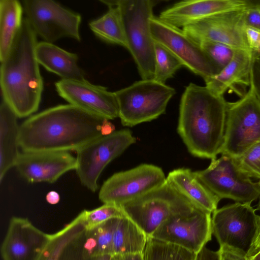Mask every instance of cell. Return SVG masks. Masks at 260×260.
I'll list each match as a JSON object with an SVG mask.
<instances>
[{"label":"cell","mask_w":260,"mask_h":260,"mask_svg":"<svg viewBox=\"0 0 260 260\" xmlns=\"http://www.w3.org/2000/svg\"><path fill=\"white\" fill-rule=\"evenodd\" d=\"M106 120L71 104L55 106L22 123L19 147L23 152L76 151L103 136Z\"/></svg>","instance_id":"6da1fadb"},{"label":"cell","mask_w":260,"mask_h":260,"mask_svg":"<svg viewBox=\"0 0 260 260\" xmlns=\"http://www.w3.org/2000/svg\"><path fill=\"white\" fill-rule=\"evenodd\" d=\"M244 32L247 45L251 56L260 54V31L245 26Z\"/></svg>","instance_id":"e575fe53"},{"label":"cell","mask_w":260,"mask_h":260,"mask_svg":"<svg viewBox=\"0 0 260 260\" xmlns=\"http://www.w3.org/2000/svg\"><path fill=\"white\" fill-rule=\"evenodd\" d=\"M86 230L92 229L111 218L126 217L121 206L112 204L103 205L91 210L82 212Z\"/></svg>","instance_id":"f546056e"},{"label":"cell","mask_w":260,"mask_h":260,"mask_svg":"<svg viewBox=\"0 0 260 260\" xmlns=\"http://www.w3.org/2000/svg\"><path fill=\"white\" fill-rule=\"evenodd\" d=\"M50 234L35 226L27 218L13 217L2 244L3 260H37Z\"/></svg>","instance_id":"e0dca14e"},{"label":"cell","mask_w":260,"mask_h":260,"mask_svg":"<svg viewBox=\"0 0 260 260\" xmlns=\"http://www.w3.org/2000/svg\"><path fill=\"white\" fill-rule=\"evenodd\" d=\"M220 260H247L245 254L227 247H220Z\"/></svg>","instance_id":"74e56055"},{"label":"cell","mask_w":260,"mask_h":260,"mask_svg":"<svg viewBox=\"0 0 260 260\" xmlns=\"http://www.w3.org/2000/svg\"><path fill=\"white\" fill-rule=\"evenodd\" d=\"M120 260H143V253L121 255Z\"/></svg>","instance_id":"7bdbcfd3"},{"label":"cell","mask_w":260,"mask_h":260,"mask_svg":"<svg viewBox=\"0 0 260 260\" xmlns=\"http://www.w3.org/2000/svg\"><path fill=\"white\" fill-rule=\"evenodd\" d=\"M17 116L3 100L0 106V181L15 167L19 152V126Z\"/></svg>","instance_id":"603a6c76"},{"label":"cell","mask_w":260,"mask_h":260,"mask_svg":"<svg viewBox=\"0 0 260 260\" xmlns=\"http://www.w3.org/2000/svg\"><path fill=\"white\" fill-rule=\"evenodd\" d=\"M211 214L197 207L176 215L164 222L150 237L197 254L211 240Z\"/></svg>","instance_id":"4fadbf2b"},{"label":"cell","mask_w":260,"mask_h":260,"mask_svg":"<svg viewBox=\"0 0 260 260\" xmlns=\"http://www.w3.org/2000/svg\"><path fill=\"white\" fill-rule=\"evenodd\" d=\"M25 18L36 35L52 43L60 38L80 40L81 15L52 0L22 1Z\"/></svg>","instance_id":"8fae6325"},{"label":"cell","mask_w":260,"mask_h":260,"mask_svg":"<svg viewBox=\"0 0 260 260\" xmlns=\"http://www.w3.org/2000/svg\"><path fill=\"white\" fill-rule=\"evenodd\" d=\"M76 158L67 151L20 153L15 167L31 183H53L66 172L76 170Z\"/></svg>","instance_id":"ac0fdd59"},{"label":"cell","mask_w":260,"mask_h":260,"mask_svg":"<svg viewBox=\"0 0 260 260\" xmlns=\"http://www.w3.org/2000/svg\"><path fill=\"white\" fill-rule=\"evenodd\" d=\"M166 179L159 167L142 164L110 177L102 185L99 198L104 204L121 206L157 188Z\"/></svg>","instance_id":"7c38bea8"},{"label":"cell","mask_w":260,"mask_h":260,"mask_svg":"<svg viewBox=\"0 0 260 260\" xmlns=\"http://www.w3.org/2000/svg\"><path fill=\"white\" fill-rule=\"evenodd\" d=\"M256 209V210H259L260 211V198H259V202L257 204V208Z\"/></svg>","instance_id":"ee69618b"},{"label":"cell","mask_w":260,"mask_h":260,"mask_svg":"<svg viewBox=\"0 0 260 260\" xmlns=\"http://www.w3.org/2000/svg\"><path fill=\"white\" fill-rule=\"evenodd\" d=\"M123 126L150 121L164 114L175 89L154 79H141L114 92Z\"/></svg>","instance_id":"5b68a950"},{"label":"cell","mask_w":260,"mask_h":260,"mask_svg":"<svg viewBox=\"0 0 260 260\" xmlns=\"http://www.w3.org/2000/svg\"><path fill=\"white\" fill-rule=\"evenodd\" d=\"M246 11L239 10L215 14L182 29L198 44L208 40L222 43L235 50L250 52L244 32Z\"/></svg>","instance_id":"9a60e30c"},{"label":"cell","mask_w":260,"mask_h":260,"mask_svg":"<svg viewBox=\"0 0 260 260\" xmlns=\"http://www.w3.org/2000/svg\"><path fill=\"white\" fill-rule=\"evenodd\" d=\"M55 86L58 94L71 105L108 120L119 117L116 95L105 87L93 84L85 79H61Z\"/></svg>","instance_id":"2e32d148"},{"label":"cell","mask_w":260,"mask_h":260,"mask_svg":"<svg viewBox=\"0 0 260 260\" xmlns=\"http://www.w3.org/2000/svg\"><path fill=\"white\" fill-rule=\"evenodd\" d=\"M260 140V103L250 87L235 102H228L221 155L233 158L242 155Z\"/></svg>","instance_id":"52a82bcc"},{"label":"cell","mask_w":260,"mask_h":260,"mask_svg":"<svg viewBox=\"0 0 260 260\" xmlns=\"http://www.w3.org/2000/svg\"><path fill=\"white\" fill-rule=\"evenodd\" d=\"M114 132V125L109 121L108 120H106L103 124L101 127V132L103 136L108 135Z\"/></svg>","instance_id":"60d3db41"},{"label":"cell","mask_w":260,"mask_h":260,"mask_svg":"<svg viewBox=\"0 0 260 260\" xmlns=\"http://www.w3.org/2000/svg\"><path fill=\"white\" fill-rule=\"evenodd\" d=\"M245 256L247 260H260V220L254 238Z\"/></svg>","instance_id":"8d00e7d4"},{"label":"cell","mask_w":260,"mask_h":260,"mask_svg":"<svg viewBox=\"0 0 260 260\" xmlns=\"http://www.w3.org/2000/svg\"><path fill=\"white\" fill-rule=\"evenodd\" d=\"M121 255L104 254L91 257V260H120Z\"/></svg>","instance_id":"b9f144b4"},{"label":"cell","mask_w":260,"mask_h":260,"mask_svg":"<svg viewBox=\"0 0 260 260\" xmlns=\"http://www.w3.org/2000/svg\"><path fill=\"white\" fill-rule=\"evenodd\" d=\"M108 7V11L101 17L89 23L90 29L104 41L126 48V41L118 7L108 1H101Z\"/></svg>","instance_id":"cb8c5ba5"},{"label":"cell","mask_w":260,"mask_h":260,"mask_svg":"<svg viewBox=\"0 0 260 260\" xmlns=\"http://www.w3.org/2000/svg\"><path fill=\"white\" fill-rule=\"evenodd\" d=\"M250 86L260 103V54L252 56Z\"/></svg>","instance_id":"836d02e7"},{"label":"cell","mask_w":260,"mask_h":260,"mask_svg":"<svg viewBox=\"0 0 260 260\" xmlns=\"http://www.w3.org/2000/svg\"><path fill=\"white\" fill-rule=\"evenodd\" d=\"M37 43L36 34L23 18L9 51L1 61L3 100L19 118L37 111L41 102L43 81L36 55Z\"/></svg>","instance_id":"3957f363"},{"label":"cell","mask_w":260,"mask_h":260,"mask_svg":"<svg viewBox=\"0 0 260 260\" xmlns=\"http://www.w3.org/2000/svg\"><path fill=\"white\" fill-rule=\"evenodd\" d=\"M259 7H260V2H259Z\"/></svg>","instance_id":"f6af8a7d"},{"label":"cell","mask_w":260,"mask_h":260,"mask_svg":"<svg viewBox=\"0 0 260 260\" xmlns=\"http://www.w3.org/2000/svg\"><path fill=\"white\" fill-rule=\"evenodd\" d=\"M251 53L244 50H235L229 63L218 74L204 79L205 86L212 93L220 96L229 88L235 92V86H250ZM231 89V90H232Z\"/></svg>","instance_id":"ffe728a7"},{"label":"cell","mask_w":260,"mask_h":260,"mask_svg":"<svg viewBox=\"0 0 260 260\" xmlns=\"http://www.w3.org/2000/svg\"><path fill=\"white\" fill-rule=\"evenodd\" d=\"M117 6L123 23L126 49L132 55L142 79H154V40L150 29L153 8L159 1L111 0Z\"/></svg>","instance_id":"277c9868"},{"label":"cell","mask_w":260,"mask_h":260,"mask_svg":"<svg viewBox=\"0 0 260 260\" xmlns=\"http://www.w3.org/2000/svg\"><path fill=\"white\" fill-rule=\"evenodd\" d=\"M119 217L111 218L84 231V249L91 257L113 254V233Z\"/></svg>","instance_id":"484cf974"},{"label":"cell","mask_w":260,"mask_h":260,"mask_svg":"<svg viewBox=\"0 0 260 260\" xmlns=\"http://www.w3.org/2000/svg\"><path fill=\"white\" fill-rule=\"evenodd\" d=\"M155 80L165 83L183 66L180 60L166 47L154 40Z\"/></svg>","instance_id":"f1b7e54d"},{"label":"cell","mask_w":260,"mask_h":260,"mask_svg":"<svg viewBox=\"0 0 260 260\" xmlns=\"http://www.w3.org/2000/svg\"><path fill=\"white\" fill-rule=\"evenodd\" d=\"M46 199L49 204L55 205L59 202L60 196L56 191H51L47 194Z\"/></svg>","instance_id":"ab89813d"},{"label":"cell","mask_w":260,"mask_h":260,"mask_svg":"<svg viewBox=\"0 0 260 260\" xmlns=\"http://www.w3.org/2000/svg\"><path fill=\"white\" fill-rule=\"evenodd\" d=\"M194 174L220 200L251 203L260 198V181L253 182L229 156L221 155L212 159L206 169Z\"/></svg>","instance_id":"ba28073f"},{"label":"cell","mask_w":260,"mask_h":260,"mask_svg":"<svg viewBox=\"0 0 260 260\" xmlns=\"http://www.w3.org/2000/svg\"><path fill=\"white\" fill-rule=\"evenodd\" d=\"M150 29L154 40L166 47L184 67L204 80L220 71L200 45L187 36L182 29L154 16L150 20Z\"/></svg>","instance_id":"5bb4252c"},{"label":"cell","mask_w":260,"mask_h":260,"mask_svg":"<svg viewBox=\"0 0 260 260\" xmlns=\"http://www.w3.org/2000/svg\"><path fill=\"white\" fill-rule=\"evenodd\" d=\"M23 10L18 1H0L1 61L7 55L21 25Z\"/></svg>","instance_id":"d4e9b609"},{"label":"cell","mask_w":260,"mask_h":260,"mask_svg":"<svg viewBox=\"0 0 260 260\" xmlns=\"http://www.w3.org/2000/svg\"><path fill=\"white\" fill-rule=\"evenodd\" d=\"M233 159L241 172L260 181V140L242 155Z\"/></svg>","instance_id":"4dcf8cb0"},{"label":"cell","mask_w":260,"mask_h":260,"mask_svg":"<svg viewBox=\"0 0 260 260\" xmlns=\"http://www.w3.org/2000/svg\"><path fill=\"white\" fill-rule=\"evenodd\" d=\"M259 1L248 0H188L174 4L162 11L158 18L178 28L209 16L229 11L247 10L257 5Z\"/></svg>","instance_id":"d6986e66"},{"label":"cell","mask_w":260,"mask_h":260,"mask_svg":"<svg viewBox=\"0 0 260 260\" xmlns=\"http://www.w3.org/2000/svg\"><path fill=\"white\" fill-rule=\"evenodd\" d=\"M195 254L180 246L148 237L143 260H196Z\"/></svg>","instance_id":"83f0119b"},{"label":"cell","mask_w":260,"mask_h":260,"mask_svg":"<svg viewBox=\"0 0 260 260\" xmlns=\"http://www.w3.org/2000/svg\"><path fill=\"white\" fill-rule=\"evenodd\" d=\"M250 203L236 202L217 209L211 217L212 234L220 247L246 255L256 233L260 216Z\"/></svg>","instance_id":"30bf717a"},{"label":"cell","mask_w":260,"mask_h":260,"mask_svg":"<svg viewBox=\"0 0 260 260\" xmlns=\"http://www.w3.org/2000/svg\"><path fill=\"white\" fill-rule=\"evenodd\" d=\"M227 102L206 86L190 83L179 105L177 132L193 156L214 159L223 142Z\"/></svg>","instance_id":"7a4b0ae2"},{"label":"cell","mask_w":260,"mask_h":260,"mask_svg":"<svg viewBox=\"0 0 260 260\" xmlns=\"http://www.w3.org/2000/svg\"><path fill=\"white\" fill-rule=\"evenodd\" d=\"M199 44L220 71L231 61L235 51L228 45L214 41L205 40Z\"/></svg>","instance_id":"1f68e13d"},{"label":"cell","mask_w":260,"mask_h":260,"mask_svg":"<svg viewBox=\"0 0 260 260\" xmlns=\"http://www.w3.org/2000/svg\"><path fill=\"white\" fill-rule=\"evenodd\" d=\"M85 230L64 247L58 260H91L84 249Z\"/></svg>","instance_id":"d6a6232c"},{"label":"cell","mask_w":260,"mask_h":260,"mask_svg":"<svg viewBox=\"0 0 260 260\" xmlns=\"http://www.w3.org/2000/svg\"><path fill=\"white\" fill-rule=\"evenodd\" d=\"M196 260H220L218 250L213 251L204 247L197 254Z\"/></svg>","instance_id":"f35d334b"},{"label":"cell","mask_w":260,"mask_h":260,"mask_svg":"<svg viewBox=\"0 0 260 260\" xmlns=\"http://www.w3.org/2000/svg\"><path fill=\"white\" fill-rule=\"evenodd\" d=\"M121 206L126 217L147 238L170 217L197 207L178 192L167 179L157 188Z\"/></svg>","instance_id":"8992f818"},{"label":"cell","mask_w":260,"mask_h":260,"mask_svg":"<svg viewBox=\"0 0 260 260\" xmlns=\"http://www.w3.org/2000/svg\"><path fill=\"white\" fill-rule=\"evenodd\" d=\"M36 55L39 64L62 79H85V73L78 66L75 53L44 41L37 43Z\"/></svg>","instance_id":"7402d4cb"},{"label":"cell","mask_w":260,"mask_h":260,"mask_svg":"<svg viewBox=\"0 0 260 260\" xmlns=\"http://www.w3.org/2000/svg\"><path fill=\"white\" fill-rule=\"evenodd\" d=\"M85 230L81 212L62 229L50 234L49 240L37 260H58L64 247Z\"/></svg>","instance_id":"4316f807"},{"label":"cell","mask_w":260,"mask_h":260,"mask_svg":"<svg viewBox=\"0 0 260 260\" xmlns=\"http://www.w3.org/2000/svg\"><path fill=\"white\" fill-rule=\"evenodd\" d=\"M167 180L195 206L211 214L217 209L220 200L198 179L191 170L175 169L168 174Z\"/></svg>","instance_id":"44dd1931"},{"label":"cell","mask_w":260,"mask_h":260,"mask_svg":"<svg viewBox=\"0 0 260 260\" xmlns=\"http://www.w3.org/2000/svg\"><path fill=\"white\" fill-rule=\"evenodd\" d=\"M136 141L132 132L124 129L102 136L77 150L76 171L81 183L95 192L105 167Z\"/></svg>","instance_id":"9c48e42d"},{"label":"cell","mask_w":260,"mask_h":260,"mask_svg":"<svg viewBox=\"0 0 260 260\" xmlns=\"http://www.w3.org/2000/svg\"><path fill=\"white\" fill-rule=\"evenodd\" d=\"M259 2L257 5L246 10L245 17V26L253 28L259 31H260Z\"/></svg>","instance_id":"d590c367"}]
</instances>
